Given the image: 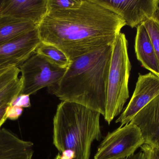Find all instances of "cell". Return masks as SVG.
<instances>
[{"instance_id": "18", "label": "cell", "mask_w": 159, "mask_h": 159, "mask_svg": "<svg viewBox=\"0 0 159 159\" xmlns=\"http://www.w3.org/2000/svg\"><path fill=\"white\" fill-rule=\"evenodd\" d=\"M83 0H48V12L76 9Z\"/></svg>"}, {"instance_id": "2", "label": "cell", "mask_w": 159, "mask_h": 159, "mask_svg": "<svg viewBox=\"0 0 159 159\" xmlns=\"http://www.w3.org/2000/svg\"><path fill=\"white\" fill-rule=\"evenodd\" d=\"M112 44L71 61L60 81L48 88L61 101L75 103L104 116Z\"/></svg>"}, {"instance_id": "24", "label": "cell", "mask_w": 159, "mask_h": 159, "mask_svg": "<svg viewBox=\"0 0 159 159\" xmlns=\"http://www.w3.org/2000/svg\"><path fill=\"white\" fill-rule=\"evenodd\" d=\"M7 70L6 68H5V67H0V75L3 73L4 72H5L6 70Z\"/></svg>"}, {"instance_id": "9", "label": "cell", "mask_w": 159, "mask_h": 159, "mask_svg": "<svg viewBox=\"0 0 159 159\" xmlns=\"http://www.w3.org/2000/svg\"><path fill=\"white\" fill-rule=\"evenodd\" d=\"M42 42L37 28L0 45V67H19L36 52Z\"/></svg>"}, {"instance_id": "3", "label": "cell", "mask_w": 159, "mask_h": 159, "mask_svg": "<svg viewBox=\"0 0 159 159\" xmlns=\"http://www.w3.org/2000/svg\"><path fill=\"white\" fill-rule=\"evenodd\" d=\"M101 114L75 103L61 101L53 119V144L60 154L71 150L74 159H89L92 145L102 138Z\"/></svg>"}, {"instance_id": "11", "label": "cell", "mask_w": 159, "mask_h": 159, "mask_svg": "<svg viewBox=\"0 0 159 159\" xmlns=\"http://www.w3.org/2000/svg\"><path fill=\"white\" fill-rule=\"evenodd\" d=\"M130 123L139 128L144 144L159 148V95L139 111Z\"/></svg>"}, {"instance_id": "19", "label": "cell", "mask_w": 159, "mask_h": 159, "mask_svg": "<svg viewBox=\"0 0 159 159\" xmlns=\"http://www.w3.org/2000/svg\"><path fill=\"white\" fill-rule=\"evenodd\" d=\"M144 159H159V148L147 144L141 147Z\"/></svg>"}, {"instance_id": "23", "label": "cell", "mask_w": 159, "mask_h": 159, "mask_svg": "<svg viewBox=\"0 0 159 159\" xmlns=\"http://www.w3.org/2000/svg\"><path fill=\"white\" fill-rule=\"evenodd\" d=\"M128 159H144L143 153L142 151H141L137 154H134L133 155L128 158Z\"/></svg>"}, {"instance_id": "17", "label": "cell", "mask_w": 159, "mask_h": 159, "mask_svg": "<svg viewBox=\"0 0 159 159\" xmlns=\"http://www.w3.org/2000/svg\"><path fill=\"white\" fill-rule=\"evenodd\" d=\"M143 24L150 35L159 66V19L157 16L154 17L148 20Z\"/></svg>"}, {"instance_id": "6", "label": "cell", "mask_w": 159, "mask_h": 159, "mask_svg": "<svg viewBox=\"0 0 159 159\" xmlns=\"http://www.w3.org/2000/svg\"><path fill=\"white\" fill-rule=\"evenodd\" d=\"M144 144L139 128L129 123L107 135L99 145L94 159H128Z\"/></svg>"}, {"instance_id": "25", "label": "cell", "mask_w": 159, "mask_h": 159, "mask_svg": "<svg viewBox=\"0 0 159 159\" xmlns=\"http://www.w3.org/2000/svg\"><path fill=\"white\" fill-rule=\"evenodd\" d=\"M55 159H61L60 154V153H58V154H57V155L56 157H55Z\"/></svg>"}, {"instance_id": "21", "label": "cell", "mask_w": 159, "mask_h": 159, "mask_svg": "<svg viewBox=\"0 0 159 159\" xmlns=\"http://www.w3.org/2000/svg\"><path fill=\"white\" fill-rule=\"evenodd\" d=\"M23 108L18 106L8 105L6 109L7 119L16 120L22 115Z\"/></svg>"}, {"instance_id": "14", "label": "cell", "mask_w": 159, "mask_h": 159, "mask_svg": "<svg viewBox=\"0 0 159 159\" xmlns=\"http://www.w3.org/2000/svg\"><path fill=\"white\" fill-rule=\"evenodd\" d=\"M20 73L19 68L10 67L0 75V109L10 105L20 94L22 82Z\"/></svg>"}, {"instance_id": "7", "label": "cell", "mask_w": 159, "mask_h": 159, "mask_svg": "<svg viewBox=\"0 0 159 159\" xmlns=\"http://www.w3.org/2000/svg\"><path fill=\"white\" fill-rule=\"evenodd\" d=\"M97 3L124 20L126 25L137 28L157 16L159 0H94Z\"/></svg>"}, {"instance_id": "27", "label": "cell", "mask_w": 159, "mask_h": 159, "mask_svg": "<svg viewBox=\"0 0 159 159\" xmlns=\"http://www.w3.org/2000/svg\"><path fill=\"white\" fill-rule=\"evenodd\" d=\"M128 159L126 158V159Z\"/></svg>"}, {"instance_id": "10", "label": "cell", "mask_w": 159, "mask_h": 159, "mask_svg": "<svg viewBox=\"0 0 159 159\" xmlns=\"http://www.w3.org/2000/svg\"><path fill=\"white\" fill-rule=\"evenodd\" d=\"M48 0H2L0 16L31 21L38 26L48 13Z\"/></svg>"}, {"instance_id": "4", "label": "cell", "mask_w": 159, "mask_h": 159, "mask_svg": "<svg viewBox=\"0 0 159 159\" xmlns=\"http://www.w3.org/2000/svg\"><path fill=\"white\" fill-rule=\"evenodd\" d=\"M131 69L128 40L125 34L120 32L112 44L103 116L108 125L121 113L129 97V83Z\"/></svg>"}, {"instance_id": "12", "label": "cell", "mask_w": 159, "mask_h": 159, "mask_svg": "<svg viewBox=\"0 0 159 159\" xmlns=\"http://www.w3.org/2000/svg\"><path fill=\"white\" fill-rule=\"evenodd\" d=\"M34 144L5 128L0 129V159H32Z\"/></svg>"}, {"instance_id": "1", "label": "cell", "mask_w": 159, "mask_h": 159, "mask_svg": "<svg viewBox=\"0 0 159 159\" xmlns=\"http://www.w3.org/2000/svg\"><path fill=\"white\" fill-rule=\"evenodd\" d=\"M126 25L94 0H83L76 9L48 12L37 30L42 43L57 47L71 61L113 44Z\"/></svg>"}, {"instance_id": "22", "label": "cell", "mask_w": 159, "mask_h": 159, "mask_svg": "<svg viewBox=\"0 0 159 159\" xmlns=\"http://www.w3.org/2000/svg\"><path fill=\"white\" fill-rule=\"evenodd\" d=\"M7 107V106H5L0 109V129L2 128V126L7 119L6 114Z\"/></svg>"}, {"instance_id": "15", "label": "cell", "mask_w": 159, "mask_h": 159, "mask_svg": "<svg viewBox=\"0 0 159 159\" xmlns=\"http://www.w3.org/2000/svg\"><path fill=\"white\" fill-rule=\"evenodd\" d=\"M37 28L31 21L0 16V45L18 38Z\"/></svg>"}, {"instance_id": "16", "label": "cell", "mask_w": 159, "mask_h": 159, "mask_svg": "<svg viewBox=\"0 0 159 159\" xmlns=\"http://www.w3.org/2000/svg\"><path fill=\"white\" fill-rule=\"evenodd\" d=\"M36 53L60 68L67 69L71 61L66 54L53 45L42 43L36 49Z\"/></svg>"}, {"instance_id": "13", "label": "cell", "mask_w": 159, "mask_h": 159, "mask_svg": "<svg viewBox=\"0 0 159 159\" xmlns=\"http://www.w3.org/2000/svg\"><path fill=\"white\" fill-rule=\"evenodd\" d=\"M134 49L138 60L142 66L159 76L157 58L150 35L143 24L137 27Z\"/></svg>"}, {"instance_id": "20", "label": "cell", "mask_w": 159, "mask_h": 159, "mask_svg": "<svg viewBox=\"0 0 159 159\" xmlns=\"http://www.w3.org/2000/svg\"><path fill=\"white\" fill-rule=\"evenodd\" d=\"M30 95L20 94L9 105L18 106L21 108H28L31 106Z\"/></svg>"}, {"instance_id": "28", "label": "cell", "mask_w": 159, "mask_h": 159, "mask_svg": "<svg viewBox=\"0 0 159 159\" xmlns=\"http://www.w3.org/2000/svg\"></svg>"}, {"instance_id": "8", "label": "cell", "mask_w": 159, "mask_h": 159, "mask_svg": "<svg viewBox=\"0 0 159 159\" xmlns=\"http://www.w3.org/2000/svg\"><path fill=\"white\" fill-rule=\"evenodd\" d=\"M159 95V76L151 72L139 75L131 99L116 123H120V127L129 124L139 111Z\"/></svg>"}, {"instance_id": "26", "label": "cell", "mask_w": 159, "mask_h": 159, "mask_svg": "<svg viewBox=\"0 0 159 159\" xmlns=\"http://www.w3.org/2000/svg\"><path fill=\"white\" fill-rule=\"evenodd\" d=\"M2 0H0V6H1V3H2Z\"/></svg>"}, {"instance_id": "5", "label": "cell", "mask_w": 159, "mask_h": 159, "mask_svg": "<svg viewBox=\"0 0 159 159\" xmlns=\"http://www.w3.org/2000/svg\"><path fill=\"white\" fill-rule=\"evenodd\" d=\"M22 82L20 94H35L59 83L67 69L60 68L35 52L19 67Z\"/></svg>"}]
</instances>
